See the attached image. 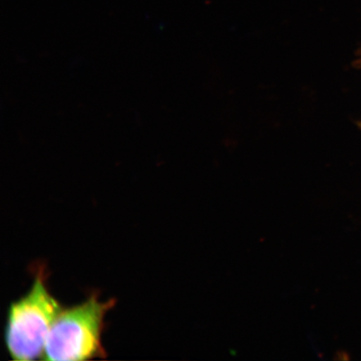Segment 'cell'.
Segmentation results:
<instances>
[{
    "label": "cell",
    "instance_id": "1",
    "mask_svg": "<svg viewBox=\"0 0 361 361\" xmlns=\"http://www.w3.org/2000/svg\"><path fill=\"white\" fill-rule=\"evenodd\" d=\"M62 309L47 287L44 268L39 269L30 290L8 307L4 337L11 357L19 361L42 357L49 331Z\"/></svg>",
    "mask_w": 361,
    "mask_h": 361
},
{
    "label": "cell",
    "instance_id": "2",
    "mask_svg": "<svg viewBox=\"0 0 361 361\" xmlns=\"http://www.w3.org/2000/svg\"><path fill=\"white\" fill-rule=\"evenodd\" d=\"M116 301H100L97 295L71 308L62 309L45 343L43 359L87 360L105 357L102 345L104 319Z\"/></svg>",
    "mask_w": 361,
    "mask_h": 361
}]
</instances>
